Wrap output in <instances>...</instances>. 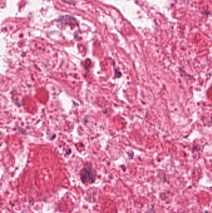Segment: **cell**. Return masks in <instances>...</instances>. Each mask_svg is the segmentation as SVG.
I'll list each match as a JSON object with an SVG mask.
<instances>
[{
	"label": "cell",
	"instance_id": "1",
	"mask_svg": "<svg viewBox=\"0 0 212 213\" xmlns=\"http://www.w3.org/2000/svg\"><path fill=\"white\" fill-rule=\"evenodd\" d=\"M80 179L84 184H92L95 181V175L90 168H83L80 171Z\"/></svg>",
	"mask_w": 212,
	"mask_h": 213
}]
</instances>
